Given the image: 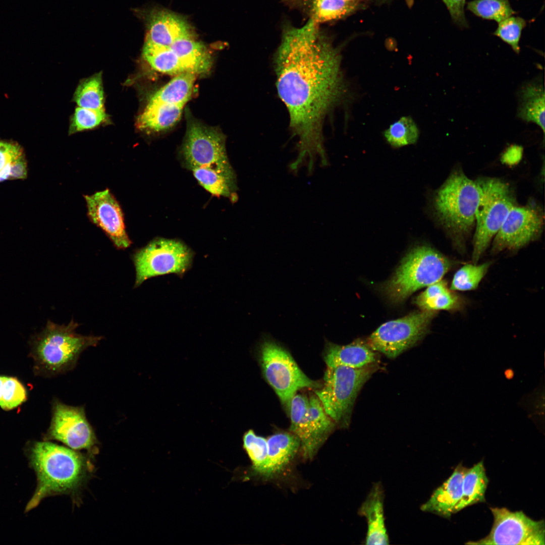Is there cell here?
<instances>
[{
  "label": "cell",
  "instance_id": "7a4b0ae2",
  "mask_svg": "<svg viewBox=\"0 0 545 545\" xmlns=\"http://www.w3.org/2000/svg\"><path fill=\"white\" fill-rule=\"evenodd\" d=\"M44 441L33 443L27 451L30 464L36 474L37 485L26 512L47 497L76 494L92 473L89 456Z\"/></svg>",
  "mask_w": 545,
  "mask_h": 545
},
{
  "label": "cell",
  "instance_id": "836d02e7",
  "mask_svg": "<svg viewBox=\"0 0 545 545\" xmlns=\"http://www.w3.org/2000/svg\"><path fill=\"white\" fill-rule=\"evenodd\" d=\"M243 447L251 461L252 472L261 476L267 457V439L249 429L243 436Z\"/></svg>",
  "mask_w": 545,
  "mask_h": 545
},
{
  "label": "cell",
  "instance_id": "ab89813d",
  "mask_svg": "<svg viewBox=\"0 0 545 545\" xmlns=\"http://www.w3.org/2000/svg\"><path fill=\"white\" fill-rule=\"evenodd\" d=\"M522 148L518 145H512L505 152L503 158L506 161H516L522 156Z\"/></svg>",
  "mask_w": 545,
  "mask_h": 545
},
{
  "label": "cell",
  "instance_id": "e0dca14e",
  "mask_svg": "<svg viewBox=\"0 0 545 545\" xmlns=\"http://www.w3.org/2000/svg\"><path fill=\"white\" fill-rule=\"evenodd\" d=\"M145 18L147 27L145 42L169 47L178 39L192 36L188 24L173 13L152 11Z\"/></svg>",
  "mask_w": 545,
  "mask_h": 545
},
{
  "label": "cell",
  "instance_id": "30bf717a",
  "mask_svg": "<svg viewBox=\"0 0 545 545\" xmlns=\"http://www.w3.org/2000/svg\"><path fill=\"white\" fill-rule=\"evenodd\" d=\"M260 359L266 380L283 404L288 405L298 390L321 386L309 378L290 353L272 340L264 339L260 344Z\"/></svg>",
  "mask_w": 545,
  "mask_h": 545
},
{
  "label": "cell",
  "instance_id": "6da1fadb",
  "mask_svg": "<svg viewBox=\"0 0 545 545\" xmlns=\"http://www.w3.org/2000/svg\"><path fill=\"white\" fill-rule=\"evenodd\" d=\"M340 56L319 24L286 26L275 56L276 86L302 151L322 148L326 113L344 91Z\"/></svg>",
  "mask_w": 545,
  "mask_h": 545
},
{
  "label": "cell",
  "instance_id": "277c9868",
  "mask_svg": "<svg viewBox=\"0 0 545 545\" xmlns=\"http://www.w3.org/2000/svg\"><path fill=\"white\" fill-rule=\"evenodd\" d=\"M479 198L476 182L460 170L451 174L436 191L435 214L456 243L460 244L474 227Z\"/></svg>",
  "mask_w": 545,
  "mask_h": 545
},
{
  "label": "cell",
  "instance_id": "44dd1931",
  "mask_svg": "<svg viewBox=\"0 0 545 545\" xmlns=\"http://www.w3.org/2000/svg\"><path fill=\"white\" fill-rule=\"evenodd\" d=\"M323 359L327 367L361 368L376 363L378 355L367 344L360 341L346 345L327 342Z\"/></svg>",
  "mask_w": 545,
  "mask_h": 545
},
{
  "label": "cell",
  "instance_id": "f546056e",
  "mask_svg": "<svg viewBox=\"0 0 545 545\" xmlns=\"http://www.w3.org/2000/svg\"><path fill=\"white\" fill-rule=\"evenodd\" d=\"M169 47L191 66L197 74L205 73L210 69L211 60L209 52L193 36L178 39Z\"/></svg>",
  "mask_w": 545,
  "mask_h": 545
},
{
  "label": "cell",
  "instance_id": "3957f363",
  "mask_svg": "<svg viewBox=\"0 0 545 545\" xmlns=\"http://www.w3.org/2000/svg\"><path fill=\"white\" fill-rule=\"evenodd\" d=\"M79 324L71 320L67 325L48 320L44 329L32 340V355L36 371L53 376L72 370L81 354L96 346L101 336H84L76 333Z\"/></svg>",
  "mask_w": 545,
  "mask_h": 545
},
{
  "label": "cell",
  "instance_id": "8d00e7d4",
  "mask_svg": "<svg viewBox=\"0 0 545 545\" xmlns=\"http://www.w3.org/2000/svg\"><path fill=\"white\" fill-rule=\"evenodd\" d=\"M526 21L519 16H511L498 23L493 34L511 46L517 54L520 52L519 41Z\"/></svg>",
  "mask_w": 545,
  "mask_h": 545
},
{
  "label": "cell",
  "instance_id": "d590c367",
  "mask_svg": "<svg viewBox=\"0 0 545 545\" xmlns=\"http://www.w3.org/2000/svg\"><path fill=\"white\" fill-rule=\"evenodd\" d=\"M27 398L25 388L17 378L0 376V407L6 410L14 409Z\"/></svg>",
  "mask_w": 545,
  "mask_h": 545
},
{
  "label": "cell",
  "instance_id": "d6a6232c",
  "mask_svg": "<svg viewBox=\"0 0 545 545\" xmlns=\"http://www.w3.org/2000/svg\"><path fill=\"white\" fill-rule=\"evenodd\" d=\"M419 133L413 120L410 117H403L385 131L384 136L392 146L400 147L415 143Z\"/></svg>",
  "mask_w": 545,
  "mask_h": 545
},
{
  "label": "cell",
  "instance_id": "4fadbf2b",
  "mask_svg": "<svg viewBox=\"0 0 545 545\" xmlns=\"http://www.w3.org/2000/svg\"><path fill=\"white\" fill-rule=\"evenodd\" d=\"M494 523L489 533L468 544L544 545V522L531 519L522 511L490 508Z\"/></svg>",
  "mask_w": 545,
  "mask_h": 545
},
{
  "label": "cell",
  "instance_id": "8fae6325",
  "mask_svg": "<svg viewBox=\"0 0 545 545\" xmlns=\"http://www.w3.org/2000/svg\"><path fill=\"white\" fill-rule=\"evenodd\" d=\"M193 257V251L184 243L177 240L155 239L133 254L136 271L134 287L156 276L183 275L191 266Z\"/></svg>",
  "mask_w": 545,
  "mask_h": 545
},
{
  "label": "cell",
  "instance_id": "f1b7e54d",
  "mask_svg": "<svg viewBox=\"0 0 545 545\" xmlns=\"http://www.w3.org/2000/svg\"><path fill=\"white\" fill-rule=\"evenodd\" d=\"M415 304L422 310H454L460 307L458 297L450 290L446 283L440 280L428 286L417 296Z\"/></svg>",
  "mask_w": 545,
  "mask_h": 545
},
{
  "label": "cell",
  "instance_id": "8992f818",
  "mask_svg": "<svg viewBox=\"0 0 545 545\" xmlns=\"http://www.w3.org/2000/svg\"><path fill=\"white\" fill-rule=\"evenodd\" d=\"M376 363L361 367H327L322 386L315 394L336 424L347 427L361 389L377 370Z\"/></svg>",
  "mask_w": 545,
  "mask_h": 545
},
{
  "label": "cell",
  "instance_id": "5b68a950",
  "mask_svg": "<svg viewBox=\"0 0 545 545\" xmlns=\"http://www.w3.org/2000/svg\"><path fill=\"white\" fill-rule=\"evenodd\" d=\"M451 266L449 259L431 247L416 246L403 258L382 291L392 302H402L418 289L441 280Z\"/></svg>",
  "mask_w": 545,
  "mask_h": 545
},
{
  "label": "cell",
  "instance_id": "f35d334b",
  "mask_svg": "<svg viewBox=\"0 0 545 545\" xmlns=\"http://www.w3.org/2000/svg\"><path fill=\"white\" fill-rule=\"evenodd\" d=\"M442 1L446 6L453 23L460 28H468L469 24L464 11L466 0Z\"/></svg>",
  "mask_w": 545,
  "mask_h": 545
},
{
  "label": "cell",
  "instance_id": "1f68e13d",
  "mask_svg": "<svg viewBox=\"0 0 545 545\" xmlns=\"http://www.w3.org/2000/svg\"><path fill=\"white\" fill-rule=\"evenodd\" d=\"M466 8L477 17L498 23L517 14L509 0H473L467 3Z\"/></svg>",
  "mask_w": 545,
  "mask_h": 545
},
{
  "label": "cell",
  "instance_id": "83f0119b",
  "mask_svg": "<svg viewBox=\"0 0 545 545\" xmlns=\"http://www.w3.org/2000/svg\"><path fill=\"white\" fill-rule=\"evenodd\" d=\"M196 76L190 72L175 76L157 91L149 101L184 106L191 96Z\"/></svg>",
  "mask_w": 545,
  "mask_h": 545
},
{
  "label": "cell",
  "instance_id": "4316f807",
  "mask_svg": "<svg viewBox=\"0 0 545 545\" xmlns=\"http://www.w3.org/2000/svg\"><path fill=\"white\" fill-rule=\"evenodd\" d=\"M28 163L23 147L17 142L0 140V182L27 178Z\"/></svg>",
  "mask_w": 545,
  "mask_h": 545
},
{
  "label": "cell",
  "instance_id": "9c48e42d",
  "mask_svg": "<svg viewBox=\"0 0 545 545\" xmlns=\"http://www.w3.org/2000/svg\"><path fill=\"white\" fill-rule=\"evenodd\" d=\"M181 154L183 165L190 171L198 168L235 175L227 154L224 135L199 122L188 121Z\"/></svg>",
  "mask_w": 545,
  "mask_h": 545
},
{
  "label": "cell",
  "instance_id": "e575fe53",
  "mask_svg": "<svg viewBox=\"0 0 545 545\" xmlns=\"http://www.w3.org/2000/svg\"><path fill=\"white\" fill-rule=\"evenodd\" d=\"M489 266V262L464 265L454 274L451 290L466 291L475 289L486 274Z\"/></svg>",
  "mask_w": 545,
  "mask_h": 545
},
{
  "label": "cell",
  "instance_id": "cb8c5ba5",
  "mask_svg": "<svg viewBox=\"0 0 545 545\" xmlns=\"http://www.w3.org/2000/svg\"><path fill=\"white\" fill-rule=\"evenodd\" d=\"M184 106L149 101L137 120L141 130L159 132L173 126L180 119Z\"/></svg>",
  "mask_w": 545,
  "mask_h": 545
},
{
  "label": "cell",
  "instance_id": "d4e9b609",
  "mask_svg": "<svg viewBox=\"0 0 545 545\" xmlns=\"http://www.w3.org/2000/svg\"><path fill=\"white\" fill-rule=\"evenodd\" d=\"M142 55L153 69L160 73L175 76L188 72L197 74L191 66L178 57L169 47L156 45L145 41Z\"/></svg>",
  "mask_w": 545,
  "mask_h": 545
},
{
  "label": "cell",
  "instance_id": "d6986e66",
  "mask_svg": "<svg viewBox=\"0 0 545 545\" xmlns=\"http://www.w3.org/2000/svg\"><path fill=\"white\" fill-rule=\"evenodd\" d=\"M384 490L379 483L374 484L366 499L359 509L360 515L367 522L365 538L367 545L389 544V536L385 526L384 509Z\"/></svg>",
  "mask_w": 545,
  "mask_h": 545
},
{
  "label": "cell",
  "instance_id": "74e56055",
  "mask_svg": "<svg viewBox=\"0 0 545 545\" xmlns=\"http://www.w3.org/2000/svg\"><path fill=\"white\" fill-rule=\"evenodd\" d=\"M106 118L104 109L94 110L78 107L76 108L70 128V133L93 128Z\"/></svg>",
  "mask_w": 545,
  "mask_h": 545
},
{
  "label": "cell",
  "instance_id": "2e32d148",
  "mask_svg": "<svg viewBox=\"0 0 545 545\" xmlns=\"http://www.w3.org/2000/svg\"><path fill=\"white\" fill-rule=\"evenodd\" d=\"M87 214L119 249L129 247L132 242L126 232L120 204L108 189L84 196Z\"/></svg>",
  "mask_w": 545,
  "mask_h": 545
},
{
  "label": "cell",
  "instance_id": "7402d4cb",
  "mask_svg": "<svg viewBox=\"0 0 545 545\" xmlns=\"http://www.w3.org/2000/svg\"><path fill=\"white\" fill-rule=\"evenodd\" d=\"M266 462L261 476L271 477L282 472L300 448L298 438L292 432H278L267 439Z\"/></svg>",
  "mask_w": 545,
  "mask_h": 545
},
{
  "label": "cell",
  "instance_id": "484cf974",
  "mask_svg": "<svg viewBox=\"0 0 545 545\" xmlns=\"http://www.w3.org/2000/svg\"><path fill=\"white\" fill-rule=\"evenodd\" d=\"M488 483L483 462L481 461L466 468L463 480L462 496L455 506L453 514L472 505L485 502Z\"/></svg>",
  "mask_w": 545,
  "mask_h": 545
},
{
  "label": "cell",
  "instance_id": "7c38bea8",
  "mask_svg": "<svg viewBox=\"0 0 545 545\" xmlns=\"http://www.w3.org/2000/svg\"><path fill=\"white\" fill-rule=\"evenodd\" d=\"M435 311L422 310L385 322L368 338L373 351L395 358L415 346L427 334Z\"/></svg>",
  "mask_w": 545,
  "mask_h": 545
},
{
  "label": "cell",
  "instance_id": "9a60e30c",
  "mask_svg": "<svg viewBox=\"0 0 545 545\" xmlns=\"http://www.w3.org/2000/svg\"><path fill=\"white\" fill-rule=\"evenodd\" d=\"M543 214L538 206H514L494 238L492 251L515 250L535 240L543 226Z\"/></svg>",
  "mask_w": 545,
  "mask_h": 545
},
{
  "label": "cell",
  "instance_id": "ac0fdd59",
  "mask_svg": "<svg viewBox=\"0 0 545 545\" xmlns=\"http://www.w3.org/2000/svg\"><path fill=\"white\" fill-rule=\"evenodd\" d=\"M292 8L298 9L309 19L319 24L337 20L355 11L362 0H283Z\"/></svg>",
  "mask_w": 545,
  "mask_h": 545
},
{
  "label": "cell",
  "instance_id": "603a6c76",
  "mask_svg": "<svg viewBox=\"0 0 545 545\" xmlns=\"http://www.w3.org/2000/svg\"><path fill=\"white\" fill-rule=\"evenodd\" d=\"M517 117L538 125L544 133L545 94L541 81L529 82L520 89Z\"/></svg>",
  "mask_w": 545,
  "mask_h": 545
},
{
  "label": "cell",
  "instance_id": "ba28073f",
  "mask_svg": "<svg viewBox=\"0 0 545 545\" xmlns=\"http://www.w3.org/2000/svg\"><path fill=\"white\" fill-rule=\"evenodd\" d=\"M290 431L299 439L300 450L306 460L312 459L336 425L325 412L315 394H296L288 404Z\"/></svg>",
  "mask_w": 545,
  "mask_h": 545
},
{
  "label": "cell",
  "instance_id": "52a82bcc",
  "mask_svg": "<svg viewBox=\"0 0 545 545\" xmlns=\"http://www.w3.org/2000/svg\"><path fill=\"white\" fill-rule=\"evenodd\" d=\"M475 182L479 189V198L473 240V263L479 260L508 212L516 205L513 190L507 183L495 178H481Z\"/></svg>",
  "mask_w": 545,
  "mask_h": 545
},
{
  "label": "cell",
  "instance_id": "5bb4252c",
  "mask_svg": "<svg viewBox=\"0 0 545 545\" xmlns=\"http://www.w3.org/2000/svg\"><path fill=\"white\" fill-rule=\"evenodd\" d=\"M44 439L57 440L73 450L93 453L98 444L84 406L68 405L58 399L53 400L51 420Z\"/></svg>",
  "mask_w": 545,
  "mask_h": 545
},
{
  "label": "cell",
  "instance_id": "4dcf8cb0",
  "mask_svg": "<svg viewBox=\"0 0 545 545\" xmlns=\"http://www.w3.org/2000/svg\"><path fill=\"white\" fill-rule=\"evenodd\" d=\"M74 100L81 107L94 110L104 109L101 74L82 82L75 93Z\"/></svg>",
  "mask_w": 545,
  "mask_h": 545
},
{
  "label": "cell",
  "instance_id": "ffe728a7",
  "mask_svg": "<svg viewBox=\"0 0 545 545\" xmlns=\"http://www.w3.org/2000/svg\"><path fill=\"white\" fill-rule=\"evenodd\" d=\"M466 468L462 464L458 465L451 476L421 506V510L445 518H450L462 496L463 480Z\"/></svg>",
  "mask_w": 545,
  "mask_h": 545
}]
</instances>
